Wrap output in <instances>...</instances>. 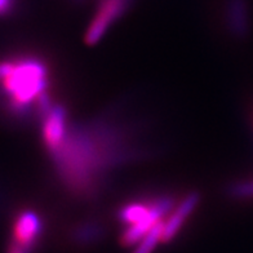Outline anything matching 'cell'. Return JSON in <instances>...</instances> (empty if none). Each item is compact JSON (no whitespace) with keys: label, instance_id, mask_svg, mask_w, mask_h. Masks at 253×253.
I'll return each instance as SVG.
<instances>
[{"label":"cell","instance_id":"cell-1","mask_svg":"<svg viewBox=\"0 0 253 253\" xmlns=\"http://www.w3.org/2000/svg\"><path fill=\"white\" fill-rule=\"evenodd\" d=\"M48 154L63 185L80 198L94 197L111 170L140 157L122 126L107 117L69 123L62 142Z\"/></svg>","mask_w":253,"mask_h":253},{"label":"cell","instance_id":"cell-2","mask_svg":"<svg viewBox=\"0 0 253 253\" xmlns=\"http://www.w3.org/2000/svg\"><path fill=\"white\" fill-rule=\"evenodd\" d=\"M48 67L35 56L0 60V106L17 122L42 118L53 106Z\"/></svg>","mask_w":253,"mask_h":253},{"label":"cell","instance_id":"cell-3","mask_svg":"<svg viewBox=\"0 0 253 253\" xmlns=\"http://www.w3.org/2000/svg\"><path fill=\"white\" fill-rule=\"evenodd\" d=\"M174 208V200L170 195H159L150 200H136L123 206L118 212V218L124 230L120 234V243L132 247L140 243L158 223Z\"/></svg>","mask_w":253,"mask_h":253},{"label":"cell","instance_id":"cell-4","mask_svg":"<svg viewBox=\"0 0 253 253\" xmlns=\"http://www.w3.org/2000/svg\"><path fill=\"white\" fill-rule=\"evenodd\" d=\"M43 230V220L35 211L22 210L13 218L10 240L33 253L42 239Z\"/></svg>","mask_w":253,"mask_h":253},{"label":"cell","instance_id":"cell-5","mask_svg":"<svg viewBox=\"0 0 253 253\" xmlns=\"http://www.w3.org/2000/svg\"><path fill=\"white\" fill-rule=\"evenodd\" d=\"M42 122H43L42 134H43L44 145L47 147V151H52L62 142L67 126L70 123L66 107L60 103H54L50 107V110L44 115Z\"/></svg>","mask_w":253,"mask_h":253},{"label":"cell","instance_id":"cell-6","mask_svg":"<svg viewBox=\"0 0 253 253\" xmlns=\"http://www.w3.org/2000/svg\"><path fill=\"white\" fill-rule=\"evenodd\" d=\"M200 200V195L198 193H190L189 195L183 198L180 202V204L172 210L168 217H167V221L163 222V235H162V242H170L172 239H174L178 231L182 229V226L186 222L187 217L193 213L194 210L197 208L198 203Z\"/></svg>","mask_w":253,"mask_h":253},{"label":"cell","instance_id":"cell-7","mask_svg":"<svg viewBox=\"0 0 253 253\" xmlns=\"http://www.w3.org/2000/svg\"><path fill=\"white\" fill-rule=\"evenodd\" d=\"M226 24L230 33L243 39L250 33V12L247 0H227L225 7Z\"/></svg>","mask_w":253,"mask_h":253},{"label":"cell","instance_id":"cell-8","mask_svg":"<svg viewBox=\"0 0 253 253\" xmlns=\"http://www.w3.org/2000/svg\"><path fill=\"white\" fill-rule=\"evenodd\" d=\"M101 237H102V227L94 222L82 223L73 231V240L80 246L96 243Z\"/></svg>","mask_w":253,"mask_h":253},{"label":"cell","instance_id":"cell-9","mask_svg":"<svg viewBox=\"0 0 253 253\" xmlns=\"http://www.w3.org/2000/svg\"><path fill=\"white\" fill-rule=\"evenodd\" d=\"M164 222V221H163ZM163 222L158 223L157 226L147 234L138 243V247L136 248L133 253H153L155 247L162 242V235H163Z\"/></svg>","mask_w":253,"mask_h":253},{"label":"cell","instance_id":"cell-10","mask_svg":"<svg viewBox=\"0 0 253 253\" xmlns=\"http://www.w3.org/2000/svg\"><path fill=\"white\" fill-rule=\"evenodd\" d=\"M230 195L234 198H250L253 197V181L234 183L230 186Z\"/></svg>","mask_w":253,"mask_h":253},{"label":"cell","instance_id":"cell-11","mask_svg":"<svg viewBox=\"0 0 253 253\" xmlns=\"http://www.w3.org/2000/svg\"><path fill=\"white\" fill-rule=\"evenodd\" d=\"M7 253H30L29 251H26L25 248L20 247L18 244H16L14 242L9 240V243L7 246Z\"/></svg>","mask_w":253,"mask_h":253},{"label":"cell","instance_id":"cell-12","mask_svg":"<svg viewBox=\"0 0 253 253\" xmlns=\"http://www.w3.org/2000/svg\"><path fill=\"white\" fill-rule=\"evenodd\" d=\"M77 1H82V0H77Z\"/></svg>","mask_w":253,"mask_h":253}]
</instances>
